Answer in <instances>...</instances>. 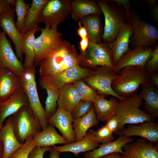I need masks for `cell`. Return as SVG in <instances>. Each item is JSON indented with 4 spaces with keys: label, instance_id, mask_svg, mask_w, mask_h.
Segmentation results:
<instances>
[{
    "label": "cell",
    "instance_id": "f5cc1de1",
    "mask_svg": "<svg viewBox=\"0 0 158 158\" xmlns=\"http://www.w3.org/2000/svg\"><path fill=\"white\" fill-rule=\"evenodd\" d=\"M3 146L2 141L0 138V158H2Z\"/></svg>",
    "mask_w": 158,
    "mask_h": 158
},
{
    "label": "cell",
    "instance_id": "4dcf8cb0",
    "mask_svg": "<svg viewBox=\"0 0 158 158\" xmlns=\"http://www.w3.org/2000/svg\"><path fill=\"white\" fill-rule=\"evenodd\" d=\"M99 123L92 106L87 114L80 118L75 120L73 123L76 141L83 139L90 128L95 126H97Z\"/></svg>",
    "mask_w": 158,
    "mask_h": 158
},
{
    "label": "cell",
    "instance_id": "44dd1931",
    "mask_svg": "<svg viewBox=\"0 0 158 158\" xmlns=\"http://www.w3.org/2000/svg\"><path fill=\"white\" fill-rule=\"evenodd\" d=\"M21 87L18 75L7 68H0V103Z\"/></svg>",
    "mask_w": 158,
    "mask_h": 158
},
{
    "label": "cell",
    "instance_id": "e0dca14e",
    "mask_svg": "<svg viewBox=\"0 0 158 158\" xmlns=\"http://www.w3.org/2000/svg\"><path fill=\"white\" fill-rule=\"evenodd\" d=\"M154 121H147L139 125L128 126L116 134L126 137L138 136L152 143L158 141V124Z\"/></svg>",
    "mask_w": 158,
    "mask_h": 158
},
{
    "label": "cell",
    "instance_id": "d6986e66",
    "mask_svg": "<svg viewBox=\"0 0 158 158\" xmlns=\"http://www.w3.org/2000/svg\"><path fill=\"white\" fill-rule=\"evenodd\" d=\"M28 104L27 96L23 89L21 87L7 99L0 103L1 126L6 118L11 116L22 107Z\"/></svg>",
    "mask_w": 158,
    "mask_h": 158
},
{
    "label": "cell",
    "instance_id": "8fae6325",
    "mask_svg": "<svg viewBox=\"0 0 158 158\" xmlns=\"http://www.w3.org/2000/svg\"><path fill=\"white\" fill-rule=\"evenodd\" d=\"M41 31L40 35L35 40L34 65L59 45L63 40L62 38L63 35L58 31L57 27L45 25Z\"/></svg>",
    "mask_w": 158,
    "mask_h": 158
},
{
    "label": "cell",
    "instance_id": "7c38bea8",
    "mask_svg": "<svg viewBox=\"0 0 158 158\" xmlns=\"http://www.w3.org/2000/svg\"><path fill=\"white\" fill-rule=\"evenodd\" d=\"M6 68L19 76L25 71L23 63L18 58L10 41L0 28V68Z\"/></svg>",
    "mask_w": 158,
    "mask_h": 158
},
{
    "label": "cell",
    "instance_id": "cb8c5ba5",
    "mask_svg": "<svg viewBox=\"0 0 158 158\" xmlns=\"http://www.w3.org/2000/svg\"><path fill=\"white\" fill-rule=\"evenodd\" d=\"M142 90L138 94L144 100V111L154 118L158 117V88L149 79L141 85Z\"/></svg>",
    "mask_w": 158,
    "mask_h": 158
},
{
    "label": "cell",
    "instance_id": "74e56055",
    "mask_svg": "<svg viewBox=\"0 0 158 158\" xmlns=\"http://www.w3.org/2000/svg\"><path fill=\"white\" fill-rule=\"evenodd\" d=\"M33 137L31 136L27 138L22 147L10 158H28L30 153L36 146Z\"/></svg>",
    "mask_w": 158,
    "mask_h": 158
},
{
    "label": "cell",
    "instance_id": "816d5d0a",
    "mask_svg": "<svg viewBox=\"0 0 158 158\" xmlns=\"http://www.w3.org/2000/svg\"><path fill=\"white\" fill-rule=\"evenodd\" d=\"M145 2L147 6L152 8H155L157 5L156 4L155 0H145Z\"/></svg>",
    "mask_w": 158,
    "mask_h": 158
},
{
    "label": "cell",
    "instance_id": "11a10c76",
    "mask_svg": "<svg viewBox=\"0 0 158 158\" xmlns=\"http://www.w3.org/2000/svg\"><path fill=\"white\" fill-rule=\"evenodd\" d=\"M1 121H0V128L1 127Z\"/></svg>",
    "mask_w": 158,
    "mask_h": 158
},
{
    "label": "cell",
    "instance_id": "ffe728a7",
    "mask_svg": "<svg viewBox=\"0 0 158 158\" xmlns=\"http://www.w3.org/2000/svg\"><path fill=\"white\" fill-rule=\"evenodd\" d=\"M0 138L3 146L2 158H10L22 146L23 144L19 142L15 134L11 116L0 128Z\"/></svg>",
    "mask_w": 158,
    "mask_h": 158
},
{
    "label": "cell",
    "instance_id": "30bf717a",
    "mask_svg": "<svg viewBox=\"0 0 158 158\" xmlns=\"http://www.w3.org/2000/svg\"><path fill=\"white\" fill-rule=\"evenodd\" d=\"M71 0H49L41 12L39 23L57 28L71 14Z\"/></svg>",
    "mask_w": 158,
    "mask_h": 158
},
{
    "label": "cell",
    "instance_id": "277c9868",
    "mask_svg": "<svg viewBox=\"0 0 158 158\" xmlns=\"http://www.w3.org/2000/svg\"><path fill=\"white\" fill-rule=\"evenodd\" d=\"M142 100L139 95L136 94L118 102L116 114L119 119L117 132L123 129L126 124H137L154 120L152 116L140 109Z\"/></svg>",
    "mask_w": 158,
    "mask_h": 158
},
{
    "label": "cell",
    "instance_id": "ab89813d",
    "mask_svg": "<svg viewBox=\"0 0 158 158\" xmlns=\"http://www.w3.org/2000/svg\"><path fill=\"white\" fill-rule=\"evenodd\" d=\"M145 68L150 74L157 71L158 69V46H155L151 57L147 61Z\"/></svg>",
    "mask_w": 158,
    "mask_h": 158
},
{
    "label": "cell",
    "instance_id": "f907efd6",
    "mask_svg": "<svg viewBox=\"0 0 158 158\" xmlns=\"http://www.w3.org/2000/svg\"><path fill=\"white\" fill-rule=\"evenodd\" d=\"M121 154L115 152L104 156L101 158H121Z\"/></svg>",
    "mask_w": 158,
    "mask_h": 158
},
{
    "label": "cell",
    "instance_id": "d590c367",
    "mask_svg": "<svg viewBox=\"0 0 158 158\" xmlns=\"http://www.w3.org/2000/svg\"><path fill=\"white\" fill-rule=\"evenodd\" d=\"M78 92L80 95L81 100L93 102L97 95V92L86 84L82 79L73 83Z\"/></svg>",
    "mask_w": 158,
    "mask_h": 158
},
{
    "label": "cell",
    "instance_id": "ee69618b",
    "mask_svg": "<svg viewBox=\"0 0 158 158\" xmlns=\"http://www.w3.org/2000/svg\"><path fill=\"white\" fill-rule=\"evenodd\" d=\"M89 40L87 37L81 39L79 42V48L80 54H83L87 50L89 44Z\"/></svg>",
    "mask_w": 158,
    "mask_h": 158
},
{
    "label": "cell",
    "instance_id": "d6a6232c",
    "mask_svg": "<svg viewBox=\"0 0 158 158\" xmlns=\"http://www.w3.org/2000/svg\"><path fill=\"white\" fill-rule=\"evenodd\" d=\"M101 16L90 15L83 18L80 21L86 28L89 41L96 43H101L103 29Z\"/></svg>",
    "mask_w": 158,
    "mask_h": 158
},
{
    "label": "cell",
    "instance_id": "4fadbf2b",
    "mask_svg": "<svg viewBox=\"0 0 158 158\" xmlns=\"http://www.w3.org/2000/svg\"><path fill=\"white\" fill-rule=\"evenodd\" d=\"M155 47H138L130 49L114 66V72L117 73L121 69L128 66L145 68L146 62L151 57Z\"/></svg>",
    "mask_w": 158,
    "mask_h": 158
},
{
    "label": "cell",
    "instance_id": "f546056e",
    "mask_svg": "<svg viewBox=\"0 0 158 158\" xmlns=\"http://www.w3.org/2000/svg\"><path fill=\"white\" fill-rule=\"evenodd\" d=\"M33 138L36 146L39 147H52L57 144L69 143L66 138L57 133L54 126L49 124Z\"/></svg>",
    "mask_w": 158,
    "mask_h": 158
},
{
    "label": "cell",
    "instance_id": "6da1fadb",
    "mask_svg": "<svg viewBox=\"0 0 158 158\" xmlns=\"http://www.w3.org/2000/svg\"><path fill=\"white\" fill-rule=\"evenodd\" d=\"M81 58L74 45L63 40L35 65L39 66L40 76L51 78L73 66L80 65Z\"/></svg>",
    "mask_w": 158,
    "mask_h": 158
},
{
    "label": "cell",
    "instance_id": "8992f818",
    "mask_svg": "<svg viewBox=\"0 0 158 158\" xmlns=\"http://www.w3.org/2000/svg\"><path fill=\"white\" fill-rule=\"evenodd\" d=\"M11 116L15 136L22 144L29 137H34L42 130L29 104L22 107Z\"/></svg>",
    "mask_w": 158,
    "mask_h": 158
},
{
    "label": "cell",
    "instance_id": "9a60e30c",
    "mask_svg": "<svg viewBox=\"0 0 158 158\" xmlns=\"http://www.w3.org/2000/svg\"><path fill=\"white\" fill-rule=\"evenodd\" d=\"M122 149L121 158H158V145L143 138L126 144Z\"/></svg>",
    "mask_w": 158,
    "mask_h": 158
},
{
    "label": "cell",
    "instance_id": "c3c4849f",
    "mask_svg": "<svg viewBox=\"0 0 158 158\" xmlns=\"http://www.w3.org/2000/svg\"><path fill=\"white\" fill-rule=\"evenodd\" d=\"M49 151V158H60V153L55 150L53 146Z\"/></svg>",
    "mask_w": 158,
    "mask_h": 158
},
{
    "label": "cell",
    "instance_id": "7a4b0ae2",
    "mask_svg": "<svg viewBox=\"0 0 158 158\" xmlns=\"http://www.w3.org/2000/svg\"><path fill=\"white\" fill-rule=\"evenodd\" d=\"M111 84L113 90L126 99L136 94L139 87L149 79V75L145 68L128 66L119 71Z\"/></svg>",
    "mask_w": 158,
    "mask_h": 158
},
{
    "label": "cell",
    "instance_id": "d4e9b609",
    "mask_svg": "<svg viewBox=\"0 0 158 158\" xmlns=\"http://www.w3.org/2000/svg\"><path fill=\"white\" fill-rule=\"evenodd\" d=\"M105 96L98 95L93 104L97 120L99 122L107 121L116 115L118 101L112 97L109 100Z\"/></svg>",
    "mask_w": 158,
    "mask_h": 158
},
{
    "label": "cell",
    "instance_id": "bcb514c9",
    "mask_svg": "<svg viewBox=\"0 0 158 158\" xmlns=\"http://www.w3.org/2000/svg\"><path fill=\"white\" fill-rule=\"evenodd\" d=\"M78 28L77 30V34L81 39L87 37V32L85 28L82 25L81 22H78Z\"/></svg>",
    "mask_w": 158,
    "mask_h": 158
},
{
    "label": "cell",
    "instance_id": "9c48e42d",
    "mask_svg": "<svg viewBox=\"0 0 158 158\" xmlns=\"http://www.w3.org/2000/svg\"><path fill=\"white\" fill-rule=\"evenodd\" d=\"M81 55L80 65L82 67L93 68L106 66L114 68L111 50L107 44L102 42L96 43L89 41L85 52Z\"/></svg>",
    "mask_w": 158,
    "mask_h": 158
},
{
    "label": "cell",
    "instance_id": "484cf974",
    "mask_svg": "<svg viewBox=\"0 0 158 158\" xmlns=\"http://www.w3.org/2000/svg\"><path fill=\"white\" fill-rule=\"evenodd\" d=\"M92 68L76 65L69 68L51 78L60 88L63 86L82 79L90 74ZM50 78V77H49Z\"/></svg>",
    "mask_w": 158,
    "mask_h": 158
},
{
    "label": "cell",
    "instance_id": "4316f807",
    "mask_svg": "<svg viewBox=\"0 0 158 158\" xmlns=\"http://www.w3.org/2000/svg\"><path fill=\"white\" fill-rule=\"evenodd\" d=\"M99 144L95 137L91 133H87L83 139L60 146H53L59 152H70L76 156L81 152H87L96 149Z\"/></svg>",
    "mask_w": 158,
    "mask_h": 158
},
{
    "label": "cell",
    "instance_id": "ac0fdd59",
    "mask_svg": "<svg viewBox=\"0 0 158 158\" xmlns=\"http://www.w3.org/2000/svg\"><path fill=\"white\" fill-rule=\"evenodd\" d=\"M133 30L131 21L127 22L121 28L115 40L111 44H107L112 51L114 66L123 56L130 50L129 45Z\"/></svg>",
    "mask_w": 158,
    "mask_h": 158
},
{
    "label": "cell",
    "instance_id": "7bdbcfd3",
    "mask_svg": "<svg viewBox=\"0 0 158 158\" xmlns=\"http://www.w3.org/2000/svg\"><path fill=\"white\" fill-rule=\"evenodd\" d=\"M111 2L121 5L124 8L126 15L128 21L131 22V12L130 8V3L129 0H110Z\"/></svg>",
    "mask_w": 158,
    "mask_h": 158
},
{
    "label": "cell",
    "instance_id": "836d02e7",
    "mask_svg": "<svg viewBox=\"0 0 158 158\" xmlns=\"http://www.w3.org/2000/svg\"><path fill=\"white\" fill-rule=\"evenodd\" d=\"M49 0H32L25 21L22 33L24 35L28 31L38 25L41 12Z\"/></svg>",
    "mask_w": 158,
    "mask_h": 158
},
{
    "label": "cell",
    "instance_id": "f1b7e54d",
    "mask_svg": "<svg viewBox=\"0 0 158 158\" xmlns=\"http://www.w3.org/2000/svg\"><path fill=\"white\" fill-rule=\"evenodd\" d=\"M81 100L73 83H69L60 88L57 107L71 114L73 108Z\"/></svg>",
    "mask_w": 158,
    "mask_h": 158
},
{
    "label": "cell",
    "instance_id": "5b68a950",
    "mask_svg": "<svg viewBox=\"0 0 158 158\" xmlns=\"http://www.w3.org/2000/svg\"><path fill=\"white\" fill-rule=\"evenodd\" d=\"M98 1L105 20L102 40L105 44H111L116 39L122 26L128 21L121 9L110 0Z\"/></svg>",
    "mask_w": 158,
    "mask_h": 158
},
{
    "label": "cell",
    "instance_id": "b9f144b4",
    "mask_svg": "<svg viewBox=\"0 0 158 158\" xmlns=\"http://www.w3.org/2000/svg\"><path fill=\"white\" fill-rule=\"evenodd\" d=\"M119 124V119L116 115L106 121L105 125L108 129L112 133H115L118 131Z\"/></svg>",
    "mask_w": 158,
    "mask_h": 158
},
{
    "label": "cell",
    "instance_id": "60d3db41",
    "mask_svg": "<svg viewBox=\"0 0 158 158\" xmlns=\"http://www.w3.org/2000/svg\"><path fill=\"white\" fill-rule=\"evenodd\" d=\"M52 147L36 146L30 153L28 158H44L45 152L49 151Z\"/></svg>",
    "mask_w": 158,
    "mask_h": 158
},
{
    "label": "cell",
    "instance_id": "3957f363",
    "mask_svg": "<svg viewBox=\"0 0 158 158\" xmlns=\"http://www.w3.org/2000/svg\"><path fill=\"white\" fill-rule=\"evenodd\" d=\"M35 67L34 65L26 69L19 77L21 87L27 96L29 105L42 130L48 125V119L50 116L42 106L39 97L36 80Z\"/></svg>",
    "mask_w": 158,
    "mask_h": 158
},
{
    "label": "cell",
    "instance_id": "e575fe53",
    "mask_svg": "<svg viewBox=\"0 0 158 158\" xmlns=\"http://www.w3.org/2000/svg\"><path fill=\"white\" fill-rule=\"evenodd\" d=\"M30 5L26 3L24 0H16L14 11L16 14L17 20L15 25L18 30L21 33Z\"/></svg>",
    "mask_w": 158,
    "mask_h": 158
},
{
    "label": "cell",
    "instance_id": "5bb4252c",
    "mask_svg": "<svg viewBox=\"0 0 158 158\" xmlns=\"http://www.w3.org/2000/svg\"><path fill=\"white\" fill-rule=\"evenodd\" d=\"M15 12L12 8L8 11L0 15V28L11 39L14 46L16 54L21 61L23 55L22 44L24 35L18 30L16 26Z\"/></svg>",
    "mask_w": 158,
    "mask_h": 158
},
{
    "label": "cell",
    "instance_id": "7dc6e473",
    "mask_svg": "<svg viewBox=\"0 0 158 158\" xmlns=\"http://www.w3.org/2000/svg\"><path fill=\"white\" fill-rule=\"evenodd\" d=\"M157 72L149 74V79L150 81L158 88V74Z\"/></svg>",
    "mask_w": 158,
    "mask_h": 158
},
{
    "label": "cell",
    "instance_id": "52a82bcc",
    "mask_svg": "<svg viewBox=\"0 0 158 158\" xmlns=\"http://www.w3.org/2000/svg\"><path fill=\"white\" fill-rule=\"evenodd\" d=\"M118 73L113 69L106 66H98L92 68L91 73L82 79L86 84L95 90L98 94L105 96H111L119 100L123 98L115 93L111 87V84L117 77Z\"/></svg>",
    "mask_w": 158,
    "mask_h": 158
},
{
    "label": "cell",
    "instance_id": "7402d4cb",
    "mask_svg": "<svg viewBox=\"0 0 158 158\" xmlns=\"http://www.w3.org/2000/svg\"><path fill=\"white\" fill-rule=\"evenodd\" d=\"M98 1L93 0L71 1V17L75 22L80 21L88 16L102 14Z\"/></svg>",
    "mask_w": 158,
    "mask_h": 158
},
{
    "label": "cell",
    "instance_id": "603a6c76",
    "mask_svg": "<svg viewBox=\"0 0 158 158\" xmlns=\"http://www.w3.org/2000/svg\"><path fill=\"white\" fill-rule=\"evenodd\" d=\"M134 140L131 137L119 135L117 139L109 143L99 145L97 148L86 152L84 158H101L111 153L118 152L121 154L122 148L126 144L132 142Z\"/></svg>",
    "mask_w": 158,
    "mask_h": 158
},
{
    "label": "cell",
    "instance_id": "8d00e7d4",
    "mask_svg": "<svg viewBox=\"0 0 158 158\" xmlns=\"http://www.w3.org/2000/svg\"><path fill=\"white\" fill-rule=\"evenodd\" d=\"M89 132L94 136L99 144L109 143L114 141L115 138L113 133L108 129L105 125L102 126L96 130L90 129Z\"/></svg>",
    "mask_w": 158,
    "mask_h": 158
},
{
    "label": "cell",
    "instance_id": "f35d334b",
    "mask_svg": "<svg viewBox=\"0 0 158 158\" xmlns=\"http://www.w3.org/2000/svg\"><path fill=\"white\" fill-rule=\"evenodd\" d=\"M93 103L81 100L73 108L71 114L74 119L80 118L87 114L93 106Z\"/></svg>",
    "mask_w": 158,
    "mask_h": 158
},
{
    "label": "cell",
    "instance_id": "1f68e13d",
    "mask_svg": "<svg viewBox=\"0 0 158 158\" xmlns=\"http://www.w3.org/2000/svg\"><path fill=\"white\" fill-rule=\"evenodd\" d=\"M41 28L38 25L30 29L24 34L22 44V51L25 55L23 65L25 70L34 65L35 59V34Z\"/></svg>",
    "mask_w": 158,
    "mask_h": 158
},
{
    "label": "cell",
    "instance_id": "db71d44e",
    "mask_svg": "<svg viewBox=\"0 0 158 158\" xmlns=\"http://www.w3.org/2000/svg\"><path fill=\"white\" fill-rule=\"evenodd\" d=\"M7 1L10 5L12 8V7L15 6L16 0H7Z\"/></svg>",
    "mask_w": 158,
    "mask_h": 158
},
{
    "label": "cell",
    "instance_id": "681fc988",
    "mask_svg": "<svg viewBox=\"0 0 158 158\" xmlns=\"http://www.w3.org/2000/svg\"><path fill=\"white\" fill-rule=\"evenodd\" d=\"M151 13L154 20L157 22L158 21V5L152 9Z\"/></svg>",
    "mask_w": 158,
    "mask_h": 158
},
{
    "label": "cell",
    "instance_id": "2e32d148",
    "mask_svg": "<svg viewBox=\"0 0 158 158\" xmlns=\"http://www.w3.org/2000/svg\"><path fill=\"white\" fill-rule=\"evenodd\" d=\"M74 120L71 114L57 107L55 113L48 119L49 124L57 128L69 143L76 142L72 124Z\"/></svg>",
    "mask_w": 158,
    "mask_h": 158
},
{
    "label": "cell",
    "instance_id": "ba28073f",
    "mask_svg": "<svg viewBox=\"0 0 158 158\" xmlns=\"http://www.w3.org/2000/svg\"><path fill=\"white\" fill-rule=\"evenodd\" d=\"M133 33L130 43L134 48L138 47H153L157 43L158 31L155 26L131 14Z\"/></svg>",
    "mask_w": 158,
    "mask_h": 158
},
{
    "label": "cell",
    "instance_id": "f6af8a7d",
    "mask_svg": "<svg viewBox=\"0 0 158 158\" xmlns=\"http://www.w3.org/2000/svg\"><path fill=\"white\" fill-rule=\"evenodd\" d=\"M12 8L7 0H0V15L8 11Z\"/></svg>",
    "mask_w": 158,
    "mask_h": 158
},
{
    "label": "cell",
    "instance_id": "83f0119b",
    "mask_svg": "<svg viewBox=\"0 0 158 158\" xmlns=\"http://www.w3.org/2000/svg\"><path fill=\"white\" fill-rule=\"evenodd\" d=\"M40 86L46 90L47 96L45 102L44 109L50 116L56 112L57 108V102L59 89L50 78L40 76L39 79Z\"/></svg>",
    "mask_w": 158,
    "mask_h": 158
}]
</instances>
